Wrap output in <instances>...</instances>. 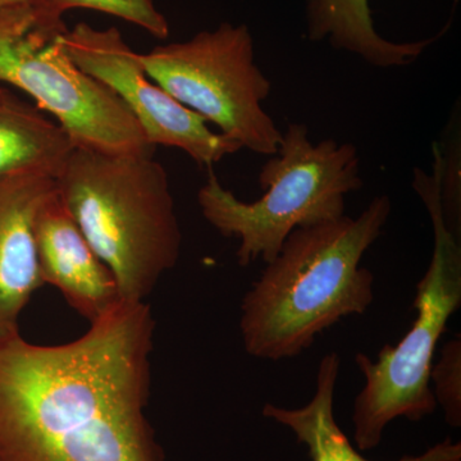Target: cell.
Listing matches in <instances>:
<instances>
[{
  "mask_svg": "<svg viewBox=\"0 0 461 461\" xmlns=\"http://www.w3.org/2000/svg\"><path fill=\"white\" fill-rule=\"evenodd\" d=\"M156 321L122 300L60 345L0 338V461H165L147 417Z\"/></svg>",
  "mask_w": 461,
  "mask_h": 461,
  "instance_id": "1",
  "label": "cell"
},
{
  "mask_svg": "<svg viewBox=\"0 0 461 461\" xmlns=\"http://www.w3.org/2000/svg\"><path fill=\"white\" fill-rule=\"evenodd\" d=\"M393 204L378 195L357 215L294 230L241 302L245 351L280 362L308 350L344 318L375 302V276L360 266L382 235Z\"/></svg>",
  "mask_w": 461,
  "mask_h": 461,
  "instance_id": "2",
  "label": "cell"
},
{
  "mask_svg": "<svg viewBox=\"0 0 461 461\" xmlns=\"http://www.w3.org/2000/svg\"><path fill=\"white\" fill-rule=\"evenodd\" d=\"M58 198L112 273L126 302H147L181 256L171 184L153 154L74 148Z\"/></svg>",
  "mask_w": 461,
  "mask_h": 461,
  "instance_id": "3",
  "label": "cell"
},
{
  "mask_svg": "<svg viewBox=\"0 0 461 461\" xmlns=\"http://www.w3.org/2000/svg\"><path fill=\"white\" fill-rule=\"evenodd\" d=\"M360 158L351 142H313L305 123L290 122L277 153L262 167V198L247 203L224 189L211 172L198 191L206 222L239 240L241 267L271 262L294 230L339 220L346 196L362 189Z\"/></svg>",
  "mask_w": 461,
  "mask_h": 461,
  "instance_id": "4",
  "label": "cell"
},
{
  "mask_svg": "<svg viewBox=\"0 0 461 461\" xmlns=\"http://www.w3.org/2000/svg\"><path fill=\"white\" fill-rule=\"evenodd\" d=\"M432 150V172L415 168L412 180L433 230L432 257L414 297L417 318L399 344L384 345L377 359L364 353L355 355L354 362L364 377L351 414L359 451L377 447L393 420L420 421L437 409L430 368L437 344L461 305V244L460 236L448 230L442 211L441 148L435 142Z\"/></svg>",
  "mask_w": 461,
  "mask_h": 461,
  "instance_id": "5",
  "label": "cell"
},
{
  "mask_svg": "<svg viewBox=\"0 0 461 461\" xmlns=\"http://www.w3.org/2000/svg\"><path fill=\"white\" fill-rule=\"evenodd\" d=\"M140 60L154 83L226 138L256 154L277 153L282 132L263 108L272 83L257 65L248 26L223 23L189 41L159 45Z\"/></svg>",
  "mask_w": 461,
  "mask_h": 461,
  "instance_id": "6",
  "label": "cell"
},
{
  "mask_svg": "<svg viewBox=\"0 0 461 461\" xmlns=\"http://www.w3.org/2000/svg\"><path fill=\"white\" fill-rule=\"evenodd\" d=\"M59 35L36 25L29 5L0 9V83L32 96L76 148L153 154L156 148L126 105L72 62Z\"/></svg>",
  "mask_w": 461,
  "mask_h": 461,
  "instance_id": "7",
  "label": "cell"
},
{
  "mask_svg": "<svg viewBox=\"0 0 461 461\" xmlns=\"http://www.w3.org/2000/svg\"><path fill=\"white\" fill-rule=\"evenodd\" d=\"M63 50L85 74L107 86L138 121L149 144L181 149L199 166L212 167L241 147L212 131L204 118L182 105L145 72L140 53L115 27L78 23L60 33Z\"/></svg>",
  "mask_w": 461,
  "mask_h": 461,
  "instance_id": "8",
  "label": "cell"
},
{
  "mask_svg": "<svg viewBox=\"0 0 461 461\" xmlns=\"http://www.w3.org/2000/svg\"><path fill=\"white\" fill-rule=\"evenodd\" d=\"M35 240L42 284L58 288L89 323L122 302L113 273L91 248L57 189L39 211Z\"/></svg>",
  "mask_w": 461,
  "mask_h": 461,
  "instance_id": "9",
  "label": "cell"
},
{
  "mask_svg": "<svg viewBox=\"0 0 461 461\" xmlns=\"http://www.w3.org/2000/svg\"><path fill=\"white\" fill-rule=\"evenodd\" d=\"M56 193V180L41 173L0 177V338L20 332L21 314L42 286L35 221Z\"/></svg>",
  "mask_w": 461,
  "mask_h": 461,
  "instance_id": "10",
  "label": "cell"
},
{
  "mask_svg": "<svg viewBox=\"0 0 461 461\" xmlns=\"http://www.w3.org/2000/svg\"><path fill=\"white\" fill-rule=\"evenodd\" d=\"M338 353L324 355L318 366L314 395L302 408L288 409L266 403V420L286 427L297 442L308 448L311 461H371L354 447L335 417V391L339 373ZM396 461H461V444L446 437L420 455H406Z\"/></svg>",
  "mask_w": 461,
  "mask_h": 461,
  "instance_id": "11",
  "label": "cell"
},
{
  "mask_svg": "<svg viewBox=\"0 0 461 461\" xmlns=\"http://www.w3.org/2000/svg\"><path fill=\"white\" fill-rule=\"evenodd\" d=\"M306 36L327 41L378 68H395L417 62L446 32L423 41L397 42L379 35L373 23L369 0H305Z\"/></svg>",
  "mask_w": 461,
  "mask_h": 461,
  "instance_id": "12",
  "label": "cell"
},
{
  "mask_svg": "<svg viewBox=\"0 0 461 461\" xmlns=\"http://www.w3.org/2000/svg\"><path fill=\"white\" fill-rule=\"evenodd\" d=\"M74 148L53 118L0 83V177L41 173L56 180Z\"/></svg>",
  "mask_w": 461,
  "mask_h": 461,
  "instance_id": "13",
  "label": "cell"
},
{
  "mask_svg": "<svg viewBox=\"0 0 461 461\" xmlns=\"http://www.w3.org/2000/svg\"><path fill=\"white\" fill-rule=\"evenodd\" d=\"M27 5L36 25L48 32H65L63 14L71 9L83 8L121 18L160 41L169 36L168 21L160 14L154 0H29Z\"/></svg>",
  "mask_w": 461,
  "mask_h": 461,
  "instance_id": "14",
  "label": "cell"
},
{
  "mask_svg": "<svg viewBox=\"0 0 461 461\" xmlns=\"http://www.w3.org/2000/svg\"><path fill=\"white\" fill-rule=\"evenodd\" d=\"M430 390L437 406H441L445 421L453 429L461 426V339H448L442 346L429 375Z\"/></svg>",
  "mask_w": 461,
  "mask_h": 461,
  "instance_id": "15",
  "label": "cell"
},
{
  "mask_svg": "<svg viewBox=\"0 0 461 461\" xmlns=\"http://www.w3.org/2000/svg\"><path fill=\"white\" fill-rule=\"evenodd\" d=\"M29 0H0V9L14 7V5H27Z\"/></svg>",
  "mask_w": 461,
  "mask_h": 461,
  "instance_id": "16",
  "label": "cell"
}]
</instances>
